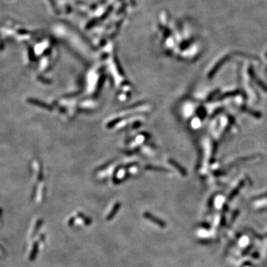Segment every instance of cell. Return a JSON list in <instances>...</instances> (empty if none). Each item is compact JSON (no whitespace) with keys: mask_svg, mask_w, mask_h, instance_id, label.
<instances>
[{"mask_svg":"<svg viewBox=\"0 0 267 267\" xmlns=\"http://www.w3.org/2000/svg\"><path fill=\"white\" fill-rule=\"evenodd\" d=\"M147 217L150 218V219H153V220H151V221H152L153 222H155V223H157V224L160 225V226H163L164 225L163 222H162L161 221H160V220L157 219V218H155V217L154 218L152 217V216H151L150 214H147Z\"/></svg>","mask_w":267,"mask_h":267,"instance_id":"cell-2","label":"cell"},{"mask_svg":"<svg viewBox=\"0 0 267 267\" xmlns=\"http://www.w3.org/2000/svg\"><path fill=\"white\" fill-rule=\"evenodd\" d=\"M239 91H229V92H227V93L223 94L222 96H221L219 97V100H222V99H224L226 98V97H234V96H237V94H239Z\"/></svg>","mask_w":267,"mask_h":267,"instance_id":"cell-1","label":"cell"}]
</instances>
